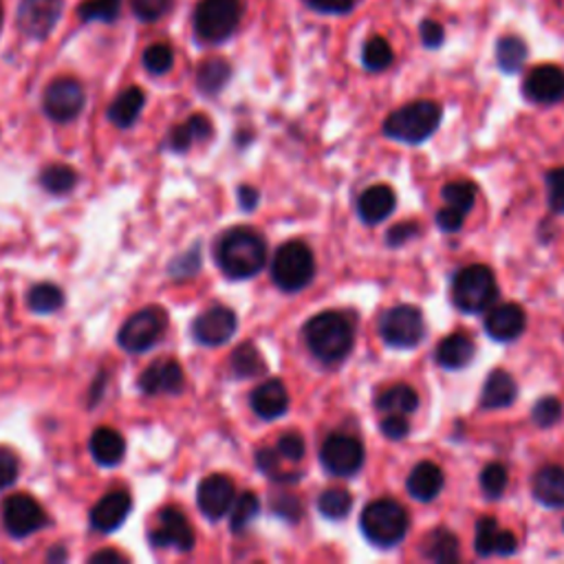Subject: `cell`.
Segmentation results:
<instances>
[{
	"label": "cell",
	"mask_w": 564,
	"mask_h": 564,
	"mask_svg": "<svg viewBox=\"0 0 564 564\" xmlns=\"http://www.w3.org/2000/svg\"><path fill=\"white\" fill-rule=\"evenodd\" d=\"M214 258L230 280H247L262 271L267 243L252 228H232L217 241Z\"/></svg>",
	"instance_id": "cell-1"
},
{
	"label": "cell",
	"mask_w": 564,
	"mask_h": 564,
	"mask_svg": "<svg viewBox=\"0 0 564 564\" xmlns=\"http://www.w3.org/2000/svg\"><path fill=\"white\" fill-rule=\"evenodd\" d=\"M305 342L314 357L324 364H338L346 359L353 348L355 331L351 320L340 311H322L305 324Z\"/></svg>",
	"instance_id": "cell-2"
},
{
	"label": "cell",
	"mask_w": 564,
	"mask_h": 564,
	"mask_svg": "<svg viewBox=\"0 0 564 564\" xmlns=\"http://www.w3.org/2000/svg\"><path fill=\"white\" fill-rule=\"evenodd\" d=\"M243 21V0H199L193 12L197 42L219 47L228 42Z\"/></svg>",
	"instance_id": "cell-3"
},
{
	"label": "cell",
	"mask_w": 564,
	"mask_h": 564,
	"mask_svg": "<svg viewBox=\"0 0 564 564\" xmlns=\"http://www.w3.org/2000/svg\"><path fill=\"white\" fill-rule=\"evenodd\" d=\"M410 527L408 512L393 499H380L366 505L359 518V529L366 540L380 549L397 547Z\"/></svg>",
	"instance_id": "cell-4"
},
{
	"label": "cell",
	"mask_w": 564,
	"mask_h": 564,
	"mask_svg": "<svg viewBox=\"0 0 564 564\" xmlns=\"http://www.w3.org/2000/svg\"><path fill=\"white\" fill-rule=\"evenodd\" d=\"M452 303L463 314H483L499 298L494 271L486 265H467L452 278Z\"/></svg>",
	"instance_id": "cell-5"
},
{
	"label": "cell",
	"mask_w": 564,
	"mask_h": 564,
	"mask_svg": "<svg viewBox=\"0 0 564 564\" xmlns=\"http://www.w3.org/2000/svg\"><path fill=\"white\" fill-rule=\"evenodd\" d=\"M441 118H443V111L437 102H430V100L410 102L387 118L384 135L408 146H419L437 133Z\"/></svg>",
	"instance_id": "cell-6"
},
{
	"label": "cell",
	"mask_w": 564,
	"mask_h": 564,
	"mask_svg": "<svg viewBox=\"0 0 564 564\" xmlns=\"http://www.w3.org/2000/svg\"><path fill=\"white\" fill-rule=\"evenodd\" d=\"M316 275V258L314 252L303 241H290L280 245L273 254L271 262V280L273 285L287 294L303 292L311 285Z\"/></svg>",
	"instance_id": "cell-7"
},
{
	"label": "cell",
	"mask_w": 564,
	"mask_h": 564,
	"mask_svg": "<svg viewBox=\"0 0 564 564\" xmlns=\"http://www.w3.org/2000/svg\"><path fill=\"white\" fill-rule=\"evenodd\" d=\"M66 0H19L16 32L29 42H47L64 19Z\"/></svg>",
	"instance_id": "cell-8"
},
{
	"label": "cell",
	"mask_w": 564,
	"mask_h": 564,
	"mask_svg": "<svg viewBox=\"0 0 564 564\" xmlns=\"http://www.w3.org/2000/svg\"><path fill=\"white\" fill-rule=\"evenodd\" d=\"M86 90L77 77L60 75L51 79L42 93V111L56 124H69L82 115Z\"/></svg>",
	"instance_id": "cell-9"
},
{
	"label": "cell",
	"mask_w": 564,
	"mask_h": 564,
	"mask_svg": "<svg viewBox=\"0 0 564 564\" xmlns=\"http://www.w3.org/2000/svg\"><path fill=\"white\" fill-rule=\"evenodd\" d=\"M168 329V314L161 307H146L133 314L118 333V344L126 353H144L152 348Z\"/></svg>",
	"instance_id": "cell-10"
},
{
	"label": "cell",
	"mask_w": 564,
	"mask_h": 564,
	"mask_svg": "<svg viewBox=\"0 0 564 564\" xmlns=\"http://www.w3.org/2000/svg\"><path fill=\"white\" fill-rule=\"evenodd\" d=\"M380 335L393 348H415L426 338V322L421 309L413 305H397L382 314Z\"/></svg>",
	"instance_id": "cell-11"
},
{
	"label": "cell",
	"mask_w": 564,
	"mask_h": 564,
	"mask_svg": "<svg viewBox=\"0 0 564 564\" xmlns=\"http://www.w3.org/2000/svg\"><path fill=\"white\" fill-rule=\"evenodd\" d=\"M320 461L329 475L351 479L364 467V445L351 434L333 432L320 447Z\"/></svg>",
	"instance_id": "cell-12"
},
{
	"label": "cell",
	"mask_w": 564,
	"mask_h": 564,
	"mask_svg": "<svg viewBox=\"0 0 564 564\" xmlns=\"http://www.w3.org/2000/svg\"><path fill=\"white\" fill-rule=\"evenodd\" d=\"M3 527L12 538H27L49 525L42 505L29 494H12L3 501Z\"/></svg>",
	"instance_id": "cell-13"
},
{
	"label": "cell",
	"mask_w": 564,
	"mask_h": 564,
	"mask_svg": "<svg viewBox=\"0 0 564 564\" xmlns=\"http://www.w3.org/2000/svg\"><path fill=\"white\" fill-rule=\"evenodd\" d=\"M148 540L157 549H176V551H193L197 538L191 520L179 507H163L157 514V525L150 529Z\"/></svg>",
	"instance_id": "cell-14"
},
{
	"label": "cell",
	"mask_w": 564,
	"mask_h": 564,
	"mask_svg": "<svg viewBox=\"0 0 564 564\" xmlns=\"http://www.w3.org/2000/svg\"><path fill=\"white\" fill-rule=\"evenodd\" d=\"M238 329V318L230 307L217 305L204 311L193 324V338L201 346H223L234 338Z\"/></svg>",
	"instance_id": "cell-15"
},
{
	"label": "cell",
	"mask_w": 564,
	"mask_h": 564,
	"mask_svg": "<svg viewBox=\"0 0 564 564\" xmlns=\"http://www.w3.org/2000/svg\"><path fill=\"white\" fill-rule=\"evenodd\" d=\"M525 98L534 105L549 107L564 100V71L555 64L536 66L525 79Z\"/></svg>",
	"instance_id": "cell-16"
},
{
	"label": "cell",
	"mask_w": 564,
	"mask_h": 564,
	"mask_svg": "<svg viewBox=\"0 0 564 564\" xmlns=\"http://www.w3.org/2000/svg\"><path fill=\"white\" fill-rule=\"evenodd\" d=\"M139 389L144 395H176L185 387V375L176 359H157L152 361L139 378Z\"/></svg>",
	"instance_id": "cell-17"
},
{
	"label": "cell",
	"mask_w": 564,
	"mask_h": 564,
	"mask_svg": "<svg viewBox=\"0 0 564 564\" xmlns=\"http://www.w3.org/2000/svg\"><path fill=\"white\" fill-rule=\"evenodd\" d=\"M236 488L234 481L225 475H212L201 481L197 490V505L201 514L210 520H221L234 505Z\"/></svg>",
	"instance_id": "cell-18"
},
{
	"label": "cell",
	"mask_w": 564,
	"mask_h": 564,
	"mask_svg": "<svg viewBox=\"0 0 564 564\" xmlns=\"http://www.w3.org/2000/svg\"><path fill=\"white\" fill-rule=\"evenodd\" d=\"M133 512V499L124 490H115L107 496H102L90 510V527L100 534H113L118 531L126 518Z\"/></svg>",
	"instance_id": "cell-19"
},
{
	"label": "cell",
	"mask_w": 564,
	"mask_h": 564,
	"mask_svg": "<svg viewBox=\"0 0 564 564\" xmlns=\"http://www.w3.org/2000/svg\"><path fill=\"white\" fill-rule=\"evenodd\" d=\"M527 327V316L523 311V307L514 305V303H503L499 307H494L483 322L486 333L496 340V342H514L525 333Z\"/></svg>",
	"instance_id": "cell-20"
},
{
	"label": "cell",
	"mask_w": 564,
	"mask_h": 564,
	"mask_svg": "<svg viewBox=\"0 0 564 564\" xmlns=\"http://www.w3.org/2000/svg\"><path fill=\"white\" fill-rule=\"evenodd\" d=\"M475 549L481 557H490V555H514L518 549V538L507 531L501 529L496 518L492 516H483L477 523V536H475Z\"/></svg>",
	"instance_id": "cell-21"
},
{
	"label": "cell",
	"mask_w": 564,
	"mask_h": 564,
	"mask_svg": "<svg viewBox=\"0 0 564 564\" xmlns=\"http://www.w3.org/2000/svg\"><path fill=\"white\" fill-rule=\"evenodd\" d=\"M397 206V197L391 185H370L357 199V214L366 225L387 221Z\"/></svg>",
	"instance_id": "cell-22"
},
{
	"label": "cell",
	"mask_w": 564,
	"mask_h": 564,
	"mask_svg": "<svg viewBox=\"0 0 564 564\" xmlns=\"http://www.w3.org/2000/svg\"><path fill=\"white\" fill-rule=\"evenodd\" d=\"M249 404L260 419L273 421L290 410V393L280 380H267L252 393Z\"/></svg>",
	"instance_id": "cell-23"
},
{
	"label": "cell",
	"mask_w": 564,
	"mask_h": 564,
	"mask_svg": "<svg viewBox=\"0 0 564 564\" xmlns=\"http://www.w3.org/2000/svg\"><path fill=\"white\" fill-rule=\"evenodd\" d=\"M445 486L443 469L432 461H421L413 467V473L406 481L408 494L419 503H432Z\"/></svg>",
	"instance_id": "cell-24"
},
{
	"label": "cell",
	"mask_w": 564,
	"mask_h": 564,
	"mask_svg": "<svg viewBox=\"0 0 564 564\" xmlns=\"http://www.w3.org/2000/svg\"><path fill=\"white\" fill-rule=\"evenodd\" d=\"M146 90L142 86H128L120 90L107 109V120L118 128H131L139 120L146 107Z\"/></svg>",
	"instance_id": "cell-25"
},
{
	"label": "cell",
	"mask_w": 564,
	"mask_h": 564,
	"mask_svg": "<svg viewBox=\"0 0 564 564\" xmlns=\"http://www.w3.org/2000/svg\"><path fill=\"white\" fill-rule=\"evenodd\" d=\"M534 499L549 510H564V467L562 465H544L540 467L534 483Z\"/></svg>",
	"instance_id": "cell-26"
},
{
	"label": "cell",
	"mask_w": 564,
	"mask_h": 564,
	"mask_svg": "<svg viewBox=\"0 0 564 564\" xmlns=\"http://www.w3.org/2000/svg\"><path fill=\"white\" fill-rule=\"evenodd\" d=\"M212 133H214V128H212L210 118H206L204 113H197L168 133L165 148L172 152H185V150H191L193 144H197V142H208L212 137Z\"/></svg>",
	"instance_id": "cell-27"
},
{
	"label": "cell",
	"mask_w": 564,
	"mask_h": 564,
	"mask_svg": "<svg viewBox=\"0 0 564 564\" xmlns=\"http://www.w3.org/2000/svg\"><path fill=\"white\" fill-rule=\"evenodd\" d=\"M518 397V384L512 375L503 368H494L483 384L481 406L488 410L510 408Z\"/></svg>",
	"instance_id": "cell-28"
},
{
	"label": "cell",
	"mask_w": 564,
	"mask_h": 564,
	"mask_svg": "<svg viewBox=\"0 0 564 564\" xmlns=\"http://www.w3.org/2000/svg\"><path fill=\"white\" fill-rule=\"evenodd\" d=\"M475 353L477 344L473 338H467L465 333H452L439 342L434 359L445 370H461L475 359Z\"/></svg>",
	"instance_id": "cell-29"
},
{
	"label": "cell",
	"mask_w": 564,
	"mask_h": 564,
	"mask_svg": "<svg viewBox=\"0 0 564 564\" xmlns=\"http://www.w3.org/2000/svg\"><path fill=\"white\" fill-rule=\"evenodd\" d=\"M88 450H90V456L96 458L98 465L115 467L124 461L126 441L113 428H98L88 439Z\"/></svg>",
	"instance_id": "cell-30"
},
{
	"label": "cell",
	"mask_w": 564,
	"mask_h": 564,
	"mask_svg": "<svg viewBox=\"0 0 564 564\" xmlns=\"http://www.w3.org/2000/svg\"><path fill=\"white\" fill-rule=\"evenodd\" d=\"M232 79V64L223 58H208L197 66L195 84L206 98H217Z\"/></svg>",
	"instance_id": "cell-31"
},
{
	"label": "cell",
	"mask_w": 564,
	"mask_h": 564,
	"mask_svg": "<svg viewBox=\"0 0 564 564\" xmlns=\"http://www.w3.org/2000/svg\"><path fill=\"white\" fill-rule=\"evenodd\" d=\"M419 551L428 562L450 564L458 560V540L447 527H437L424 536Z\"/></svg>",
	"instance_id": "cell-32"
},
{
	"label": "cell",
	"mask_w": 564,
	"mask_h": 564,
	"mask_svg": "<svg viewBox=\"0 0 564 564\" xmlns=\"http://www.w3.org/2000/svg\"><path fill=\"white\" fill-rule=\"evenodd\" d=\"M124 14V0H82L75 8V19L82 25H115Z\"/></svg>",
	"instance_id": "cell-33"
},
{
	"label": "cell",
	"mask_w": 564,
	"mask_h": 564,
	"mask_svg": "<svg viewBox=\"0 0 564 564\" xmlns=\"http://www.w3.org/2000/svg\"><path fill=\"white\" fill-rule=\"evenodd\" d=\"M230 370L234 380H252L267 370V361L252 342H245L234 348L230 357Z\"/></svg>",
	"instance_id": "cell-34"
},
{
	"label": "cell",
	"mask_w": 564,
	"mask_h": 564,
	"mask_svg": "<svg viewBox=\"0 0 564 564\" xmlns=\"http://www.w3.org/2000/svg\"><path fill=\"white\" fill-rule=\"evenodd\" d=\"M375 408L389 415H410L419 408V395L413 387L397 384L380 393V397L375 400Z\"/></svg>",
	"instance_id": "cell-35"
},
{
	"label": "cell",
	"mask_w": 564,
	"mask_h": 564,
	"mask_svg": "<svg viewBox=\"0 0 564 564\" xmlns=\"http://www.w3.org/2000/svg\"><path fill=\"white\" fill-rule=\"evenodd\" d=\"M64 292L58 285H53V282H40V285H34L27 294V305L38 316L60 311L64 307Z\"/></svg>",
	"instance_id": "cell-36"
},
{
	"label": "cell",
	"mask_w": 564,
	"mask_h": 564,
	"mask_svg": "<svg viewBox=\"0 0 564 564\" xmlns=\"http://www.w3.org/2000/svg\"><path fill=\"white\" fill-rule=\"evenodd\" d=\"M38 181L49 195H66L77 185V172L66 163H51L42 168Z\"/></svg>",
	"instance_id": "cell-37"
},
{
	"label": "cell",
	"mask_w": 564,
	"mask_h": 564,
	"mask_svg": "<svg viewBox=\"0 0 564 564\" xmlns=\"http://www.w3.org/2000/svg\"><path fill=\"white\" fill-rule=\"evenodd\" d=\"M441 195H443V201L447 208L467 217L477 204V185L469 181H452V183L443 185Z\"/></svg>",
	"instance_id": "cell-38"
},
{
	"label": "cell",
	"mask_w": 564,
	"mask_h": 564,
	"mask_svg": "<svg viewBox=\"0 0 564 564\" xmlns=\"http://www.w3.org/2000/svg\"><path fill=\"white\" fill-rule=\"evenodd\" d=\"M527 60V45L518 36H505L496 45V62L505 73H518Z\"/></svg>",
	"instance_id": "cell-39"
},
{
	"label": "cell",
	"mask_w": 564,
	"mask_h": 564,
	"mask_svg": "<svg viewBox=\"0 0 564 564\" xmlns=\"http://www.w3.org/2000/svg\"><path fill=\"white\" fill-rule=\"evenodd\" d=\"M142 66L148 75H168L174 66V49L168 42H152L142 53Z\"/></svg>",
	"instance_id": "cell-40"
},
{
	"label": "cell",
	"mask_w": 564,
	"mask_h": 564,
	"mask_svg": "<svg viewBox=\"0 0 564 564\" xmlns=\"http://www.w3.org/2000/svg\"><path fill=\"white\" fill-rule=\"evenodd\" d=\"M258 514H260L258 496L254 492H243L230 510V529L234 534H243L258 518Z\"/></svg>",
	"instance_id": "cell-41"
},
{
	"label": "cell",
	"mask_w": 564,
	"mask_h": 564,
	"mask_svg": "<svg viewBox=\"0 0 564 564\" xmlns=\"http://www.w3.org/2000/svg\"><path fill=\"white\" fill-rule=\"evenodd\" d=\"M176 5V0H128L131 14L144 23V25H155L172 14Z\"/></svg>",
	"instance_id": "cell-42"
},
{
	"label": "cell",
	"mask_w": 564,
	"mask_h": 564,
	"mask_svg": "<svg viewBox=\"0 0 564 564\" xmlns=\"http://www.w3.org/2000/svg\"><path fill=\"white\" fill-rule=\"evenodd\" d=\"M393 60H395V53H393V49H391V45H389V40L387 38H370L366 45H364V51H361V64L368 69V71H372V73H378V71H384V69H389L391 64H393Z\"/></svg>",
	"instance_id": "cell-43"
},
{
	"label": "cell",
	"mask_w": 564,
	"mask_h": 564,
	"mask_svg": "<svg viewBox=\"0 0 564 564\" xmlns=\"http://www.w3.org/2000/svg\"><path fill=\"white\" fill-rule=\"evenodd\" d=\"M318 510L329 520H342L353 510V496L346 490H327L318 499Z\"/></svg>",
	"instance_id": "cell-44"
},
{
	"label": "cell",
	"mask_w": 564,
	"mask_h": 564,
	"mask_svg": "<svg viewBox=\"0 0 564 564\" xmlns=\"http://www.w3.org/2000/svg\"><path fill=\"white\" fill-rule=\"evenodd\" d=\"M479 483H481V492H483L486 499L499 501V499L505 494L507 483H510L505 465H501V463H490V465H486V467L481 469Z\"/></svg>",
	"instance_id": "cell-45"
},
{
	"label": "cell",
	"mask_w": 564,
	"mask_h": 564,
	"mask_svg": "<svg viewBox=\"0 0 564 564\" xmlns=\"http://www.w3.org/2000/svg\"><path fill=\"white\" fill-rule=\"evenodd\" d=\"M562 419V404L555 397H542L531 408V421L538 428H553Z\"/></svg>",
	"instance_id": "cell-46"
},
{
	"label": "cell",
	"mask_w": 564,
	"mask_h": 564,
	"mask_svg": "<svg viewBox=\"0 0 564 564\" xmlns=\"http://www.w3.org/2000/svg\"><path fill=\"white\" fill-rule=\"evenodd\" d=\"M271 512L280 518H285L287 523H298L305 514V507H303V501L296 496V494H275L271 499Z\"/></svg>",
	"instance_id": "cell-47"
},
{
	"label": "cell",
	"mask_w": 564,
	"mask_h": 564,
	"mask_svg": "<svg viewBox=\"0 0 564 564\" xmlns=\"http://www.w3.org/2000/svg\"><path fill=\"white\" fill-rule=\"evenodd\" d=\"M547 201L553 214H564V168L547 172Z\"/></svg>",
	"instance_id": "cell-48"
},
{
	"label": "cell",
	"mask_w": 564,
	"mask_h": 564,
	"mask_svg": "<svg viewBox=\"0 0 564 564\" xmlns=\"http://www.w3.org/2000/svg\"><path fill=\"white\" fill-rule=\"evenodd\" d=\"M199 269H201V252L199 247H193L191 252H185L172 260L170 275L174 280H185V278H193Z\"/></svg>",
	"instance_id": "cell-49"
},
{
	"label": "cell",
	"mask_w": 564,
	"mask_h": 564,
	"mask_svg": "<svg viewBox=\"0 0 564 564\" xmlns=\"http://www.w3.org/2000/svg\"><path fill=\"white\" fill-rule=\"evenodd\" d=\"M21 475V461L14 452L0 447V492L12 488Z\"/></svg>",
	"instance_id": "cell-50"
},
{
	"label": "cell",
	"mask_w": 564,
	"mask_h": 564,
	"mask_svg": "<svg viewBox=\"0 0 564 564\" xmlns=\"http://www.w3.org/2000/svg\"><path fill=\"white\" fill-rule=\"evenodd\" d=\"M305 439L298 432H285L278 439L275 452L280 456H285L287 461H301L305 456Z\"/></svg>",
	"instance_id": "cell-51"
},
{
	"label": "cell",
	"mask_w": 564,
	"mask_h": 564,
	"mask_svg": "<svg viewBox=\"0 0 564 564\" xmlns=\"http://www.w3.org/2000/svg\"><path fill=\"white\" fill-rule=\"evenodd\" d=\"M415 236H419V223L406 221V223H397L387 232V245L389 247H404L408 241H413Z\"/></svg>",
	"instance_id": "cell-52"
},
{
	"label": "cell",
	"mask_w": 564,
	"mask_h": 564,
	"mask_svg": "<svg viewBox=\"0 0 564 564\" xmlns=\"http://www.w3.org/2000/svg\"><path fill=\"white\" fill-rule=\"evenodd\" d=\"M380 430L391 441H404L410 434V424L404 419V415H389L380 424Z\"/></svg>",
	"instance_id": "cell-53"
},
{
	"label": "cell",
	"mask_w": 564,
	"mask_h": 564,
	"mask_svg": "<svg viewBox=\"0 0 564 564\" xmlns=\"http://www.w3.org/2000/svg\"><path fill=\"white\" fill-rule=\"evenodd\" d=\"M307 3L311 10L320 14H331V16L348 14L355 8V0H307Z\"/></svg>",
	"instance_id": "cell-54"
},
{
	"label": "cell",
	"mask_w": 564,
	"mask_h": 564,
	"mask_svg": "<svg viewBox=\"0 0 564 564\" xmlns=\"http://www.w3.org/2000/svg\"><path fill=\"white\" fill-rule=\"evenodd\" d=\"M256 467L273 481L278 477V452H273L271 447H260L256 452Z\"/></svg>",
	"instance_id": "cell-55"
},
{
	"label": "cell",
	"mask_w": 564,
	"mask_h": 564,
	"mask_svg": "<svg viewBox=\"0 0 564 564\" xmlns=\"http://www.w3.org/2000/svg\"><path fill=\"white\" fill-rule=\"evenodd\" d=\"M463 221H465V217H463L461 212L447 208V206L441 208L439 214H437V225H439L441 232H445V234H456V232L463 228Z\"/></svg>",
	"instance_id": "cell-56"
},
{
	"label": "cell",
	"mask_w": 564,
	"mask_h": 564,
	"mask_svg": "<svg viewBox=\"0 0 564 564\" xmlns=\"http://www.w3.org/2000/svg\"><path fill=\"white\" fill-rule=\"evenodd\" d=\"M445 32L437 21H424L421 23V40L428 49H439L443 45Z\"/></svg>",
	"instance_id": "cell-57"
},
{
	"label": "cell",
	"mask_w": 564,
	"mask_h": 564,
	"mask_svg": "<svg viewBox=\"0 0 564 564\" xmlns=\"http://www.w3.org/2000/svg\"><path fill=\"white\" fill-rule=\"evenodd\" d=\"M258 204H260V193L256 191V187H252V185H241V187H238V206H241L245 212L256 210Z\"/></svg>",
	"instance_id": "cell-58"
},
{
	"label": "cell",
	"mask_w": 564,
	"mask_h": 564,
	"mask_svg": "<svg viewBox=\"0 0 564 564\" xmlns=\"http://www.w3.org/2000/svg\"><path fill=\"white\" fill-rule=\"evenodd\" d=\"M88 562L90 564H124V562H128V557L115 549H102L98 553H93L88 557Z\"/></svg>",
	"instance_id": "cell-59"
},
{
	"label": "cell",
	"mask_w": 564,
	"mask_h": 564,
	"mask_svg": "<svg viewBox=\"0 0 564 564\" xmlns=\"http://www.w3.org/2000/svg\"><path fill=\"white\" fill-rule=\"evenodd\" d=\"M47 560L49 562H62V560H66V551L64 549H56V551H49V555H47Z\"/></svg>",
	"instance_id": "cell-60"
},
{
	"label": "cell",
	"mask_w": 564,
	"mask_h": 564,
	"mask_svg": "<svg viewBox=\"0 0 564 564\" xmlns=\"http://www.w3.org/2000/svg\"><path fill=\"white\" fill-rule=\"evenodd\" d=\"M5 27V0H0V34H3Z\"/></svg>",
	"instance_id": "cell-61"
}]
</instances>
